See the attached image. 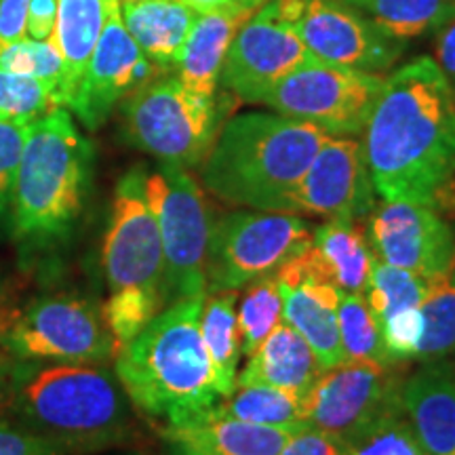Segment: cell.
<instances>
[{
    "label": "cell",
    "instance_id": "obj_1",
    "mask_svg": "<svg viewBox=\"0 0 455 455\" xmlns=\"http://www.w3.org/2000/svg\"><path fill=\"white\" fill-rule=\"evenodd\" d=\"M361 144L382 201L430 207L455 173V87L432 57L384 78Z\"/></svg>",
    "mask_w": 455,
    "mask_h": 455
},
{
    "label": "cell",
    "instance_id": "obj_2",
    "mask_svg": "<svg viewBox=\"0 0 455 455\" xmlns=\"http://www.w3.org/2000/svg\"><path fill=\"white\" fill-rule=\"evenodd\" d=\"M203 295L171 301L116 352V373L131 405L164 426L190 424L221 398L201 338Z\"/></svg>",
    "mask_w": 455,
    "mask_h": 455
},
{
    "label": "cell",
    "instance_id": "obj_3",
    "mask_svg": "<svg viewBox=\"0 0 455 455\" xmlns=\"http://www.w3.org/2000/svg\"><path fill=\"white\" fill-rule=\"evenodd\" d=\"M331 138L310 123L270 112H247L221 124L201 163L203 184L236 207L287 213L289 198Z\"/></svg>",
    "mask_w": 455,
    "mask_h": 455
},
{
    "label": "cell",
    "instance_id": "obj_4",
    "mask_svg": "<svg viewBox=\"0 0 455 455\" xmlns=\"http://www.w3.org/2000/svg\"><path fill=\"white\" fill-rule=\"evenodd\" d=\"M93 148L68 108H55L30 124L11 198L15 236L30 244L66 238L87 198Z\"/></svg>",
    "mask_w": 455,
    "mask_h": 455
},
{
    "label": "cell",
    "instance_id": "obj_5",
    "mask_svg": "<svg viewBox=\"0 0 455 455\" xmlns=\"http://www.w3.org/2000/svg\"><path fill=\"white\" fill-rule=\"evenodd\" d=\"M11 405L26 426L68 455L123 445L133 430L129 396L116 373L101 365L34 369L11 396Z\"/></svg>",
    "mask_w": 455,
    "mask_h": 455
},
{
    "label": "cell",
    "instance_id": "obj_6",
    "mask_svg": "<svg viewBox=\"0 0 455 455\" xmlns=\"http://www.w3.org/2000/svg\"><path fill=\"white\" fill-rule=\"evenodd\" d=\"M226 108L218 95L186 87L180 76L161 74L123 100L124 138L161 163L196 167L218 138Z\"/></svg>",
    "mask_w": 455,
    "mask_h": 455
},
{
    "label": "cell",
    "instance_id": "obj_7",
    "mask_svg": "<svg viewBox=\"0 0 455 455\" xmlns=\"http://www.w3.org/2000/svg\"><path fill=\"white\" fill-rule=\"evenodd\" d=\"M0 346L20 361L53 365H104L118 352L104 315L72 293L32 299L0 329Z\"/></svg>",
    "mask_w": 455,
    "mask_h": 455
},
{
    "label": "cell",
    "instance_id": "obj_8",
    "mask_svg": "<svg viewBox=\"0 0 455 455\" xmlns=\"http://www.w3.org/2000/svg\"><path fill=\"white\" fill-rule=\"evenodd\" d=\"M146 190L161 230L169 301L203 295L213 224L201 186L184 167L161 163L146 175Z\"/></svg>",
    "mask_w": 455,
    "mask_h": 455
},
{
    "label": "cell",
    "instance_id": "obj_9",
    "mask_svg": "<svg viewBox=\"0 0 455 455\" xmlns=\"http://www.w3.org/2000/svg\"><path fill=\"white\" fill-rule=\"evenodd\" d=\"M310 243L308 221L295 213H228L212 226L204 293L238 291L255 278L275 275Z\"/></svg>",
    "mask_w": 455,
    "mask_h": 455
},
{
    "label": "cell",
    "instance_id": "obj_10",
    "mask_svg": "<svg viewBox=\"0 0 455 455\" xmlns=\"http://www.w3.org/2000/svg\"><path fill=\"white\" fill-rule=\"evenodd\" d=\"M382 87L379 74L310 57L283 76L261 104L281 116L316 124L333 138H352L365 131Z\"/></svg>",
    "mask_w": 455,
    "mask_h": 455
},
{
    "label": "cell",
    "instance_id": "obj_11",
    "mask_svg": "<svg viewBox=\"0 0 455 455\" xmlns=\"http://www.w3.org/2000/svg\"><path fill=\"white\" fill-rule=\"evenodd\" d=\"M146 169L133 167L114 188L101 266L110 295H148L169 304L164 253L146 190Z\"/></svg>",
    "mask_w": 455,
    "mask_h": 455
},
{
    "label": "cell",
    "instance_id": "obj_12",
    "mask_svg": "<svg viewBox=\"0 0 455 455\" xmlns=\"http://www.w3.org/2000/svg\"><path fill=\"white\" fill-rule=\"evenodd\" d=\"M278 11L318 61L361 72H384L401 60L407 43L379 30L346 0H276Z\"/></svg>",
    "mask_w": 455,
    "mask_h": 455
},
{
    "label": "cell",
    "instance_id": "obj_13",
    "mask_svg": "<svg viewBox=\"0 0 455 455\" xmlns=\"http://www.w3.org/2000/svg\"><path fill=\"white\" fill-rule=\"evenodd\" d=\"M403 379L395 365L341 363L318 375L304 395V422L348 439L386 415L401 411Z\"/></svg>",
    "mask_w": 455,
    "mask_h": 455
},
{
    "label": "cell",
    "instance_id": "obj_14",
    "mask_svg": "<svg viewBox=\"0 0 455 455\" xmlns=\"http://www.w3.org/2000/svg\"><path fill=\"white\" fill-rule=\"evenodd\" d=\"M310 57L295 26L278 11L276 0H268L244 21L232 41L220 84L244 104H261L283 76Z\"/></svg>",
    "mask_w": 455,
    "mask_h": 455
},
{
    "label": "cell",
    "instance_id": "obj_15",
    "mask_svg": "<svg viewBox=\"0 0 455 455\" xmlns=\"http://www.w3.org/2000/svg\"><path fill=\"white\" fill-rule=\"evenodd\" d=\"M365 220L363 232L375 259L426 278L453 275L455 230L435 209L384 201Z\"/></svg>",
    "mask_w": 455,
    "mask_h": 455
},
{
    "label": "cell",
    "instance_id": "obj_16",
    "mask_svg": "<svg viewBox=\"0 0 455 455\" xmlns=\"http://www.w3.org/2000/svg\"><path fill=\"white\" fill-rule=\"evenodd\" d=\"M167 70L152 64L123 24L121 0H110L104 30L83 74L70 110L89 131L100 129L118 101Z\"/></svg>",
    "mask_w": 455,
    "mask_h": 455
},
{
    "label": "cell",
    "instance_id": "obj_17",
    "mask_svg": "<svg viewBox=\"0 0 455 455\" xmlns=\"http://www.w3.org/2000/svg\"><path fill=\"white\" fill-rule=\"evenodd\" d=\"M371 173L363 144L355 138H329L289 198L287 213L363 220L375 209Z\"/></svg>",
    "mask_w": 455,
    "mask_h": 455
},
{
    "label": "cell",
    "instance_id": "obj_18",
    "mask_svg": "<svg viewBox=\"0 0 455 455\" xmlns=\"http://www.w3.org/2000/svg\"><path fill=\"white\" fill-rule=\"evenodd\" d=\"M283 299V321L308 341L323 371L344 363L338 306L341 291L312 272L304 251L275 272Z\"/></svg>",
    "mask_w": 455,
    "mask_h": 455
},
{
    "label": "cell",
    "instance_id": "obj_19",
    "mask_svg": "<svg viewBox=\"0 0 455 455\" xmlns=\"http://www.w3.org/2000/svg\"><path fill=\"white\" fill-rule=\"evenodd\" d=\"M401 405L424 455H455V369L424 363L401 384Z\"/></svg>",
    "mask_w": 455,
    "mask_h": 455
},
{
    "label": "cell",
    "instance_id": "obj_20",
    "mask_svg": "<svg viewBox=\"0 0 455 455\" xmlns=\"http://www.w3.org/2000/svg\"><path fill=\"white\" fill-rule=\"evenodd\" d=\"M259 7L249 0H235L209 13H198L175 64L180 81L196 93L218 95L228 49L244 21Z\"/></svg>",
    "mask_w": 455,
    "mask_h": 455
},
{
    "label": "cell",
    "instance_id": "obj_21",
    "mask_svg": "<svg viewBox=\"0 0 455 455\" xmlns=\"http://www.w3.org/2000/svg\"><path fill=\"white\" fill-rule=\"evenodd\" d=\"M293 432L298 430L238 422L209 411L190 424L164 426L163 436L175 455H278Z\"/></svg>",
    "mask_w": 455,
    "mask_h": 455
},
{
    "label": "cell",
    "instance_id": "obj_22",
    "mask_svg": "<svg viewBox=\"0 0 455 455\" xmlns=\"http://www.w3.org/2000/svg\"><path fill=\"white\" fill-rule=\"evenodd\" d=\"M321 373L323 369L308 341L281 321L259 348L247 356L236 386H272L304 396Z\"/></svg>",
    "mask_w": 455,
    "mask_h": 455
},
{
    "label": "cell",
    "instance_id": "obj_23",
    "mask_svg": "<svg viewBox=\"0 0 455 455\" xmlns=\"http://www.w3.org/2000/svg\"><path fill=\"white\" fill-rule=\"evenodd\" d=\"M306 258L315 275L341 293H365L373 255L355 220L333 218L318 226L306 247Z\"/></svg>",
    "mask_w": 455,
    "mask_h": 455
},
{
    "label": "cell",
    "instance_id": "obj_24",
    "mask_svg": "<svg viewBox=\"0 0 455 455\" xmlns=\"http://www.w3.org/2000/svg\"><path fill=\"white\" fill-rule=\"evenodd\" d=\"M123 24L152 64L175 68L196 11L181 0H121Z\"/></svg>",
    "mask_w": 455,
    "mask_h": 455
},
{
    "label": "cell",
    "instance_id": "obj_25",
    "mask_svg": "<svg viewBox=\"0 0 455 455\" xmlns=\"http://www.w3.org/2000/svg\"><path fill=\"white\" fill-rule=\"evenodd\" d=\"M110 0H57L53 43L64 60V98L70 108L104 30Z\"/></svg>",
    "mask_w": 455,
    "mask_h": 455
},
{
    "label": "cell",
    "instance_id": "obj_26",
    "mask_svg": "<svg viewBox=\"0 0 455 455\" xmlns=\"http://www.w3.org/2000/svg\"><path fill=\"white\" fill-rule=\"evenodd\" d=\"M236 304L238 293L232 289L204 293L201 312V338L212 361L215 388L221 401L236 390L238 361L243 356Z\"/></svg>",
    "mask_w": 455,
    "mask_h": 455
},
{
    "label": "cell",
    "instance_id": "obj_27",
    "mask_svg": "<svg viewBox=\"0 0 455 455\" xmlns=\"http://www.w3.org/2000/svg\"><path fill=\"white\" fill-rule=\"evenodd\" d=\"M212 413L218 418L270 426V428H308L304 422V396L272 386H236V390L224 398Z\"/></svg>",
    "mask_w": 455,
    "mask_h": 455
},
{
    "label": "cell",
    "instance_id": "obj_28",
    "mask_svg": "<svg viewBox=\"0 0 455 455\" xmlns=\"http://www.w3.org/2000/svg\"><path fill=\"white\" fill-rule=\"evenodd\" d=\"M365 13L379 30L407 43L439 32L455 17V0H346Z\"/></svg>",
    "mask_w": 455,
    "mask_h": 455
},
{
    "label": "cell",
    "instance_id": "obj_29",
    "mask_svg": "<svg viewBox=\"0 0 455 455\" xmlns=\"http://www.w3.org/2000/svg\"><path fill=\"white\" fill-rule=\"evenodd\" d=\"M432 278L435 276L426 278L413 275V272L395 268V266L373 258L371 275H369L367 289L363 295H365L378 325L401 312L419 308L430 291Z\"/></svg>",
    "mask_w": 455,
    "mask_h": 455
},
{
    "label": "cell",
    "instance_id": "obj_30",
    "mask_svg": "<svg viewBox=\"0 0 455 455\" xmlns=\"http://www.w3.org/2000/svg\"><path fill=\"white\" fill-rule=\"evenodd\" d=\"M422 310V339L415 361H445L455 352V278L443 275L432 278V287L419 306Z\"/></svg>",
    "mask_w": 455,
    "mask_h": 455
},
{
    "label": "cell",
    "instance_id": "obj_31",
    "mask_svg": "<svg viewBox=\"0 0 455 455\" xmlns=\"http://www.w3.org/2000/svg\"><path fill=\"white\" fill-rule=\"evenodd\" d=\"M236 321L243 356H251L283 321V299L275 275L259 276L244 284L243 298L236 304Z\"/></svg>",
    "mask_w": 455,
    "mask_h": 455
},
{
    "label": "cell",
    "instance_id": "obj_32",
    "mask_svg": "<svg viewBox=\"0 0 455 455\" xmlns=\"http://www.w3.org/2000/svg\"><path fill=\"white\" fill-rule=\"evenodd\" d=\"M338 327L346 361H373L390 365L384 350L382 331L369 308L365 295L341 293L338 306ZM398 367V365H395Z\"/></svg>",
    "mask_w": 455,
    "mask_h": 455
},
{
    "label": "cell",
    "instance_id": "obj_33",
    "mask_svg": "<svg viewBox=\"0 0 455 455\" xmlns=\"http://www.w3.org/2000/svg\"><path fill=\"white\" fill-rule=\"evenodd\" d=\"M0 68L38 78L55 95L60 106L66 108L64 60H61L53 38L34 41V38L24 36L20 41L9 43L7 47L0 49Z\"/></svg>",
    "mask_w": 455,
    "mask_h": 455
},
{
    "label": "cell",
    "instance_id": "obj_34",
    "mask_svg": "<svg viewBox=\"0 0 455 455\" xmlns=\"http://www.w3.org/2000/svg\"><path fill=\"white\" fill-rule=\"evenodd\" d=\"M55 108H61L60 101L38 78L0 68V118L34 123Z\"/></svg>",
    "mask_w": 455,
    "mask_h": 455
},
{
    "label": "cell",
    "instance_id": "obj_35",
    "mask_svg": "<svg viewBox=\"0 0 455 455\" xmlns=\"http://www.w3.org/2000/svg\"><path fill=\"white\" fill-rule=\"evenodd\" d=\"M344 455H424V451L401 409L348 436Z\"/></svg>",
    "mask_w": 455,
    "mask_h": 455
},
{
    "label": "cell",
    "instance_id": "obj_36",
    "mask_svg": "<svg viewBox=\"0 0 455 455\" xmlns=\"http://www.w3.org/2000/svg\"><path fill=\"white\" fill-rule=\"evenodd\" d=\"M30 124L32 123H13L0 118V215L11 209L17 169L24 155Z\"/></svg>",
    "mask_w": 455,
    "mask_h": 455
},
{
    "label": "cell",
    "instance_id": "obj_37",
    "mask_svg": "<svg viewBox=\"0 0 455 455\" xmlns=\"http://www.w3.org/2000/svg\"><path fill=\"white\" fill-rule=\"evenodd\" d=\"M0 455H68L55 441L30 426L0 419Z\"/></svg>",
    "mask_w": 455,
    "mask_h": 455
},
{
    "label": "cell",
    "instance_id": "obj_38",
    "mask_svg": "<svg viewBox=\"0 0 455 455\" xmlns=\"http://www.w3.org/2000/svg\"><path fill=\"white\" fill-rule=\"evenodd\" d=\"M346 439L335 432L301 428L293 432L278 455H344Z\"/></svg>",
    "mask_w": 455,
    "mask_h": 455
},
{
    "label": "cell",
    "instance_id": "obj_39",
    "mask_svg": "<svg viewBox=\"0 0 455 455\" xmlns=\"http://www.w3.org/2000/svg\"><path fill=\"white\" fill-rule=\"evenodd\" d=\"M30 0H0V49L26 36Z\"/></svg>",
    "mask_w": 455,
    "mask_h": 455
},
{
    "label": "cell",
    "instance_id": "obj_40",
    "mask_svg": "<svg viewBox=\"0 0 455 455\" xmlns=\"http://www.w3.org/2000/svg\"><path fill=\"white\" fill-rule=\"evenodd\" d=\"M57 21V0H30L26 17V36L34 41L53 38Z\"/></svg>",
    "mask_w": 455,
    "mask_h": 455
},
{
    "label": "cell",
    "instance_id": "obj_41",
    "mask_svg": "<svg viewBox=\"0 0 455 455\" xmlns=\"http://www.w3.org/2000/svg\"><path fill=\"white\" fill-rule=\"evenodd\" d=\"M34 371L26 361L20 358H0V405L11 401L20 384Z\"/></svg>",
    "mask_w": 455,
    "mask_h": 455
},
{
    "label": "cell",
    "instance_id": "obj_42",
    "mask_svg": "<svg viewBox=\"0 0 455 455\" xmlns=\"http://www.w3.org/2000/svg\"><path fill=\"white\" fill-rule=\"evenodd\" d=\"M436 64L455 87V17L439 30L436 36Z\"/></svg>",
    "mask_w": 455,
    "mask_h": 455
},
{
    "label": "cell",
    "instance_id": "obj_43",
    "mask_svg": "<svg viewBox=\"0 0 455 455\" xmlns=\"http://www.w3.org/2000/svg\"><path fill=\"white\" fill-rule=\"evenodd\" d=\"M430 209H435L441 218L455 220V173L449 175L439 186V190L432 195Z\"/></svg>",
    "mask_w": 455,
    "mask_h": 455
},
{
    "label": "cell",
    "instance_id": "obj_44",
    "mask_svg": "<svg viewBox=\"0 0 455 455\" xmlns=\"http://www.w3.org/2000/svg\"><path fill=\"white\" fill-rule=\"evenodd\" d=\"M188 7H192L196 13H209V11H215L220 7H226V4L235 3V0H181ZM251 3V0H249Z\"/></svg>",
    "mask_w": 455,
    "mask_h": 455
},
{
    "label": "cell",
    "instance_id": "obj_45",
    "mask_svg": "<svg viewBox=\"0 0 455 455\" xmlns=\"http://www.w3.org/2000/svg\"><path fill=\"white\" fill-rule=\"evenodd\" d=\"M251 3H258V4H264V3H268V0H251Z\"/></svg>",
    "mask_w": 455,
    "mask_h": 455
},
{
    "label": "cell",
    "instance_id": "obj_46",
    "mask_svg": "<svg viewBox=\"0 0 455 455\" xmlns=\"http://www.w3.org/2000/svg\"><path fill=\"white\" fill-rule=\"evenodd\" d=\"M453 355H455V352H453ZM451 365H453V369H455V361H453V363H451Z\"/></svg>",
    "mask_w": 455,
    "mask_h": 455
},
{
    "label": "cell",
    "instance_id": "obj_47",
    "mask_svg": "<svg viewBox=\"0 0 455 455\" xmlns=\"http://www.w3.org/2000/svg\"><path fill=\"white\" fill-rule=\"evenodd\" d=\"M453 278H455V270H453Z\"/></svg>",
    "mask_w": 455,
    "mask_h": 455
}]
</instances>
